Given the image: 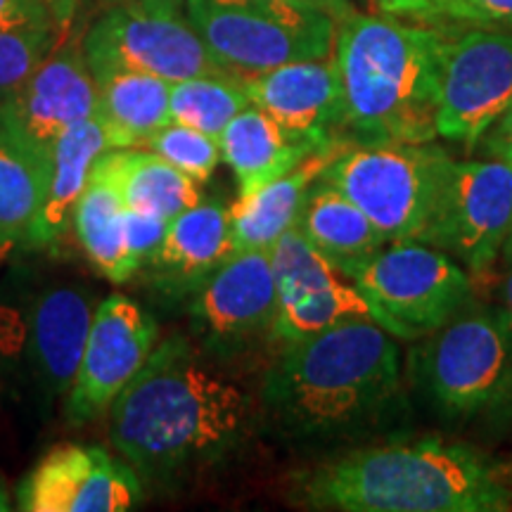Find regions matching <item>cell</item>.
I'll return each instance as SVG.
<instances>
[{
	"label": "cell",
	"mask_w": 512,
	"mask_h": 512,
	"mask_svg": "<svg viewBox=\"0 0 512 512\" xmlns=\"http://www.w3.org/2000/svg\"><path fill=\"white\" fill-rule=\"evenodd\" d=\"M43 3H46L50 15H53L57 31H60V34H69L83 0H43Z\"/></svg>",
	"instance_id": "36"
},
{
	"label": "cell",
	"mask_w": 512,
	"mask_h": 512,
	"mask_svg": "<svg viewBox=\"0 0 512 512\" xmlns=\"http://www.w3.org/2000/svg\"><path fill=\"white\" fill-rule=\"evenodd\" d=\"M86 3H102V5H107V8H110V5H119L121 0H86Z\"/></svg>",
	"instance_id": "41"
},
{
	"label": "cell",
	"mask_w": 512,
	"mask_h": 512,
	"mask_svg": "<svg viewBox=\"0 0 512 512\" xmlns=\"http://www.w3.org/2000/svg\"><path fill=\"white\" fill-rule=\"evenodd\" d=\"M382 12L392 17L434 19L439 17V0H375Z\"/></svg>",
	"instance_id": "35"
},
{
	"label": "cell",
	"mask_w": 512,
	"mask_h": 512,
	"mask_svg": "<svg viewBox=\"0 0 512 512\" xmlns=\"http://www.w3.org/2000/svg\"><path fill=\"white\" fill-rule=\"evenodd\" d=\"M252 105L287 131L330 145L342 138V88L332 57L299 60L242 76Z\"/></svg>",
	"instance_id": "17"
},
{
	"label": "cell",
	"mask_w": 512,
	"mask_h": 512,
	"mask_svg": "<svg viewBox=\"0 0 512 512\" xmlns=\"http://www.w3.org/2000/svg\"><path fill=\"white\" fill-rule=\"evenodd\" d=\"M297 3H304V5H311V8H318L323 12H328L330 17H335L337 22L342 17L351 15V0H297Z\"/></svg>",
	"instance_id": "37"
},
{
	"label": "cell",
	"mask_w": 512,
	"mask_h": 512,
	"mask_svg": "<svg viewBox=\"0 0 512 512\" xmlns=\"http://www.w3.org/2000/svg\"><path fill=\"white\" fill-rule=\"evenodd\" d=\"M98 166L117 185L124 207L159 219L174 221L204 200L200 183L147 147H114L98 159Z\"/></svg>",
	"instance_id": "24"
},
{
	"label": "cell",
	"mask_w": 512,
	"mask_h": 512,
	"mask_svg": "<svg viewBox=\"0 0 512 512\" xmlns=\"http://www.w3.org/2000/svg\"><path fill=\"white\" fill-rule=\"evenodd\" d=\"M453 157L432 143L347 145L325 174L387 242L425 238Z\"/></svg>",
	"instance_id": "5"
},
{
	"label": "cell",
	"mask_w": 512,
	"mask_h": 512,
	"mask_svg": "<svg viewBox=\"0 0 512 512\" xmlns=\"http://www.w3.org/2000/svg\"><path fill=\"white\" fill-rule=\"evenodd\" d=\"M444 46L434 29L392 17L351 12L339 19L332 60L342 88V133L358 145L437 140Z\"/></svg>",
	"instance_id": "4"
},
{
	"label": "cell",
	"mask_w": 512,
	"mask_h": 512,
	"mask_svg": "<svg viewBox=\"0 0 512 512\" xmlns=\"http://www.w3.org/2000/svg\"><path fill=\"white\" fill-rule=\"evenodd\" d=\"M233 254V221L223 202L202 200L178 214L138 275L164 299L192 297Z\"/></svg>",
	"instance_id": "18"
},
{
	"label": "cell",
	"mask_w": 512,
	"mask_h": 512,
	"mask_svg": "<svg viewBox=\"0 0 512 512\" xmlns=\"http://www.w3.org/2000/svg\"><path fill=\"white\" fill-rule=\"evenodd\" d=\"M501 297H503V306L510 311V316H512V259L508 264V271H505V275H503Z\"/></svg>",
	"instance_id": "39"
},
{
	"label": "cell",
	"mask_w": 512,
	"mask_h": 512,
	"mask_svg": "<svg viewBox=\"0 0 512 512\" xmlns=\"http://www.w3.org/2000/svg\"><path fill=\"white\" fill-rule=\"evenodd\" d=\"M344 147L347 140H335L294 166L290 174L275 178L247 195H238L235 204H230L233 252H261V249L268 252L287 230L294 228L306 192L325 174V169L335 162Z\"/></svg>",
	"instance_id": "20"
},
{
	"label": "cell",
	"mask_w": 512,
	"mask_h": 512,
	"mask_svg": "<svg viewBox=\"0 0 512 512\" xmlns=\"http://www.w3.org/2000/svg\"><path fill=\"white\" fill-rule=\"evenodd\" d=\"M171 221L159 219V216L145 214V211L128 209L124 211V249H126V264L133 278H136L140 268H143L150 256L157 252L162 245L166 228Z\"/></svg>",
	"instance_id": "31"
},
{
	"label": "cell",
	"mask_w": 512,
	"mask_h": 512,
	"mask_svg": "<svg viewBox=\"0 0 512 512\" xmlns=\"http://www.w3.org/2000/svg\"><path fill=\"white\" fill-rule=\"evenodd\" d=\"M197 347L209 358H228L256 339L271 337L275 275L271 249L233 252L190 297Z\"/></svg>",
	"instance_id": "15"
},
{
	"label": "cell",
	"mask_w": 512,
	"mask_h": 512,
	"mask_svg": "<svg viewBox=\"0 0 512 512\" xmlns=\"http://www.w3.org/2000/svg\"><path fill=\"white\" fill-rule=\"evenodd\" d=\"M112 150L105 126L98 117L83 119L62 133L48 162V185L27 247L57 245L74 223V211L91 181L95 164Z\"/></svg>",
	"instance_id": "21"
},
{
	"label": "cell",
	"mask_w": 512,
	"mask_h": 512,
	"mask_svg": "<svg viewBox=\"0 0 512 512\" xmlns=\"http://www.w3.org/2000/svg\"><path fill=\"white\" fill-rule=\"evenodd\" d=\"M95 309V294L83 285L50 287L31 309L29 356L38 384L55 399L72 389Z\"/></svg>",
	"instance_id": "19"
},
{
	"label": "cell",
	"mask_w": 512,
	"mask_h": 512,
	"mask_svg": "<svg viewBox=\"0 0 512 512\" xmlns=\"http://www.w3.org/2000/svg\"><path fill=\"white\" fill-rule=\"evenodd\" d=\"M60 41L57 29L0 31V102L50 55Z\"/></svg>",
	"instance_id": "30"
},
{
	"label": "cell",
	"mask_w": 512,
	"mask_h": 512,
	"mask_svg": "<svg viewBox=\"0 0 512 512\" xmlns=\"http://www.w3.org/2000/svg\"><path fill=\"white\" fill-rule=\"evenodd\" d=\"M512 107V36L467 31L441 57L437 133L475 145Z\"/></svg>",
	"instance_id": "13"
},
{
	"label": "cell",
	"mask_w": 512,
	"mask_h": 512,
	"mask_svg": "<svg viewBox=\"0 0 512 512\" xmlns=\"http://www.w3.org/2000/svg\"><path fill=\"white\" fill-rule=\"evenodd\" d=\"M107 415L114 451L159 489L238 453L259 418L252 394L181 335L159 339Z\"/></svg>",
	"instance_id": "1"
},
{
	"label": "cell",
	"mask_w": 512,
	"mask_h": 512,
	"mask_svg": "<svg viewBox=\"0 0 512 512\" xmlns=\"http://www.w3.org/2000/svg\"><path fill=\"white\" fill-rule=\"evenodd\" d=\"M479 143H484V152L491 159L512 166V107L486 131V136Z\"/></svg>",
	"instance_id": "34"
},
{
	"label": "cell",
	"mask_w": 512,
	"mask_h": 512,
	"mask_svg": "<svg viewBox=\"0 0 512 512\" xmlns=\"http://www.w3.org/2000/svg\"><path fill=\"white\" fill-rule=\"evenodd\" d=\"M422 387L453 418L496 411L512 401V316L505 306L470 304L422 349Z\"/></svg>",
	"instance_id": "7"
},
{
	"label": "cell",
	"mask_w": 512,
	"mask_h": 512,
	"mask_svg": "<svg viewBox=\"0 0 512 512\" xmlns=\"http://www.w3.org/2000/svg\"><path fill=\"white\" fill-rule=\"evenodd\" d=\"M81 50L95 79L110 72H140L176 83L192 76L230 74L216 62L185 12L110 5L83 34Z\"/></svg>",
	"instance_id": "9"
},
{
	"label": "cell",
	"mask_w": 512,
	"mask_h": 512,
	"mask_svg": "<svg viewBox=\"0 0 512 512\" xmlns=\"http://www.w3.org/2000/svg\"><path fill=\"white\" fill-rule=\"evenodd\" d=\"M271 261L275 275L271 339L280 347L351 320L377 323L375 311L354 280L337 271L297 228L287 230L271 247Z\"/></svg>",
	"instance_id": "11"
},
{
	"label": "cell",
	"mask_w": 512,
	"mask_h": 512,
	"mask_svg": "<svg viewBox=\"0 0 512 512\" xmlns=\"http://www.w3.org/2000/svg\"><path fill=\"white\" fill-rule=\"evenodd\" d=\"M57 29L43 0H0V31Z\"/></svg>",
	"instance_id": "33"
},
{
	"label": "cell",
	"mask_w": 512,
	"mask_h": 512,
	"mask_svg": "<svg viewBox=\"0 0 512 512\" xmlns=\"http://www.w3.org/2000/svg\"><path fill=\"white\" fill-rule=\"evenodd\" d=\"M512 240V166L498 159L456 162L448 169L425 245L484 273Z\"/></svg>",
	"instance_id": "10"
},
{
	"label": "cell",
	"mask_w": 512,
	"mask_h": 512,
	"mask_svg": "<svg viewBox=\"0 0 512 512\" xmlns=\"http://www.w3.org/2000/svg\"><path fill=\"white\" fill-rule=\"evenodd\" d=\"M48 185V164L0 128V252L27 247Z\"/></svg>",
	"instance_id": "27"
},
{
	"label": "cell",
	"mask_w": 512,
	"mask_h": 512,
	"mask_svg": "<svg viewBox=\"0 0 512 512\" xmlns=\"http://www.w3.org/2000/svg\"><path fill=\"white\" fill-rule=\"evenodd\" d=\"M98 83V117L114 147H143L152 133L169 124L171 83L152 74L110 72Z\"/></svg>",
	"instance_id": "25"
},
{
	"label": "cell",
	"mask_w": 512,
	"mask_h": 512,
	"mask_svg": "<svg viewBox=\"0 0 512 512\" xmlns=\"http://www.w3.org/2000/svg\"><path fill=\"white\" fill-rule=\"evenodd\" d=\"M145 498V484L124 458L100 446L60 444L15 489L22 512H124Z\"/></svg>",
	"instance_id": "14"
},
{
	"label": "cell",
	"mask_w": 512,
	"mask_h": 512,
	"mask_svg": "<svg viewBox=\"0 0 512 512\" xmlns=\"http://www.w3.org/2000/svg\"><path fill=\"white\" fill-rule=\"evenodd\" d=\"M98 114V83L81 43H64L0 102V128L43 162L67 128Z\"/></svg>",
	"instance_id": "16"
},
{
	"label": "cell",
	"mask_w": 512,
	"mask_h": 512,
	"mask_svg": "<svg viewBox=\"0 0 512 512\" xmlns=\"http://www.w3.org/2000/svg\"><path fill=\"white\" fill-rule=\"evenodd\" d=\"M8 510H15V505H12L8 484H5L3 479H0V512H8Z\"/></svg>",
	"instance_id": "40"
},
{
	"label": "cell",
	"mask_w": 512,
	"mask_h": 512,
	"mask_svg": "<svg viewBox=\"0 0 512 512\" xmlns=\"http://www.w3.org/2000/svg\"><path fill=\"white\" fill-rule=\"evenodd\" d=\"M221 162L238 183V195L254 192L275 178L290 174L306 157L318 152L313 140L287 131L256 105H249L226 126L219 138Z\"/></svg>",
	"instance_id": "22"
},
{
	"label": "cell",
	"mask_w": 512,
	"mask_h": 512,
	"mask_svg": "<svg viewBox=\"0 0 512 512\" xmlns=\"http://www.w3.org/2000/svg\"><path fill=\"white\" fill-rule=\"evenodd\" d=\"M389 335L415 339L444 328L472 299L470 273L418 240L387 242L351 275Z\"/></svg>",
	"instance_id": "8"
},
{
	"label": "cell",
	"mask_w": 512,
	"mask_h": 512,
	"mask_svg": "<svg viewBox=\"0 0 512 512\" xmlns=\"http://www.w3.org/2000/svg\"><path fill=\"white\" fill-rule=\"evenodd\" d=\"M475 24H512V0H439V17Z\"/></svg>",
	"instance_id": "32"
},
{
	"label": "cell",
	"mask_w": 512,
	"mask_h": 512,
	"mask_svg": "<svg viewBox=\"0 0 512 512\" xmlns=\"http://www.w3.org/2000/svg\"><path fill=\"white\" fill-rule=\"evenodd\" d=\"M159 344V325L136 299L112 294L95 309L79 373L64 396V420L79 427L100 420L133 382Z\"/></svg>",
	"instance_id": "12"
},
{
	"label": "cell",
	"mask_w": 512,
	"mask_h": 512,
	"mask_svg": "<svg viewBox=\"0 0 512 512\" xmlns=\"http://www.w3.org/2000/svg\"><path fill=\"white\" fill-rule=\"evenodd\" d=\"M294 228L347 278L387 245L373 221L323 178L306 192Z\"/></svg>",
	"instance_id": "23"
},
{
	"label": "cell",
	"mask_w": 512,
	"mask_h": 512,
	"mask_svg": "<svg viewBox=\"0 0 512 512\" xmlns=\"http://www.w3.org/2000/svg\"><path fill=\"white\" fill-rule=\"evenodd\" d=\"M249 105L252 100L238 74L192 76V79L171 83V121L197 128L216 140L221 138L230 121Z\"/></svg>",
	"instance_id": "28"
},
{
	"label": "cell",
	"mask_w": 512,
	"mask_h": 512,
	"mask_svg": "<svg viewBox=\"0 0 512 512\" xmlns=\"http://www.w3.org/2000/svg\"><path fill=\"white\" fill-rule=\"evenodd\" d=\"M185 15L216 62L247 76L330 57L337 19L297 0H185Z\"/></svg>",
	"instance_id": "6"
},
{
	"label": "cell",
	"mask_w": 512,
	"mask_h": 512,
	"mask_svg": "<svg viewBox=\"0 0 512 512\" xmlns=\"http://www.w3.org/2000/svg\"><path fill=\"white\" fill-rule=\"evenodd\" d=\"M155 155L166 159L192 181L207 183L214 176L216 166L221 164V145L219 140L197 131V128L169 121L159 131L152 133L143 145Z\"/></svg>",
	"instance_id": "29"
},
{
	"label": "cell",
	"mask_w": 512,
	"mask_h": 512,
	"mask_svg": "<svg viewBox=\"0 0 512 512\" xmlns=\"http://www.w3.org/2000/svg\"><path fill=\"white\" fill-rule=\"evenodd\" d=\"M396 337L373 320H351L280 347L261 380L259 418L297 441L344 439L399 403Z\"/></svg>",
	"instance_id": "2"
},
{
	"label": "cell",
	"mask_w": 512,
	"mask_h": 512,
	"mask_svg": "<svg viewBox=\"0 0 512 512\" xmlns=\"http://www.w3.org/2000/svg\"><path fill=\"white\" fill-rule=\"evenodd\" d=\"M121 3L157 12H185V0H121Z\"/></svg>",
	"instance_id": "38"
},
{
	"label": "cell",
	"mask_w": 512,
	"mask_h": 512,
	"mask_svg": "<svg viewBox=\"0 0 512 512\" xmlns=\"http://www.w3.org/2000/svg\"><path fill=\"white\" fill-rule=\"evenodd\" d=\"M124 211L126 207L117 185L95 164L91 181L76 204L74 228L79 245L95 271L114 285H124L133 278L126 264Z\"/></svg>",
	"instance_id": "26"
},
{
	"label": "cell",
	"mask_w": 512,
	"mask_h": 512,
	"mask_svg": "<svg viewBox=\"0 0 512 512\" xmlns=\"http://www.w3.org/2000/svg\"><path fill=\"white\" fill-rule=\"evenodd\" d=\"M297 501L339 512H505L512 489L484 453L420 437L356 448L318 465L299 479Z\"/></svg>",
	"instance_id": "3"
}]
</instances>
